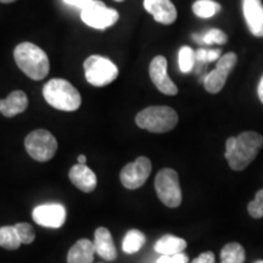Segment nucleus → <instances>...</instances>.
<instances>
[{
    "label": "nucleus",
    "instance_id": "f257e3e1",
    "mask_svg": "<svg viewBox=\"0 0 263 263\" xmlns=\"http://www.w3.org/2000/svg\"><path fill=\"white\" fill-rule=\"evenodd\" d=\"M263 137L256 132H244L238 137L228 138L226 143V159L234 171H242L258 155Z\"/></svg>",
    "mask_w": 263,
    "mask_h": 263
},
{
    "label": "nucleus",
    "instance_id": "f03ea898",
    "mask_svg": "<svg viewBox=\"0 0 263 263\" xmlns=\"http://www.w3.org/2000/svg\"><path fill=\"white\" fill-rule=\"evenodd\" d=\"M16 64L24 73L31 80L42 81L50 70L48 55L33 43H21L14 50Z\"/></svg>",
    "mask_w": 263,
    "mask_h": 263
},
{
    "label": "nucleus",
    "instance_id": "7ed1b4c3",
    "mask_svg": "<svg viewBox=\"0 0 263 263\" xmlns=\"http://www.w3.org/2000/svg\"><path fill=\"white\" fill-rule=\"evenodd\" d=\"M43 95L50 106L61 111H76L82 104L80 91L62 78L49 81L43 88Z\"/></svg>",
    "mask_w": 263,
    "mask_h": 263
},
{
    "label": "nucleus",
    "instance_id": "20e7f679",
    "mask_svg": "<svg viewBox=\"0 0 263 263\" xmlns=\"http://www.w3.org/2000/svg\"><path fill=\"white\" fill-rule=\"evenodd\" d=\"M137 126L151 133H166L178 123V115L170 106H149L136 116Z\"/></svg>",
    "mask_w": 263,
    "mask_h": 263
},
{
    "label": "nucleus",
    "instance_id": "39448f33",
    "mask_svg": "<svg viewBox=\"0 0 263 263\" xmlns=\"http://www.w3.org/2000/svg\"><path fill=\"white\" fill-rule=\"evenodd\" d=\"M85 78L94 87L112 83L118 76V68L112 61L100 55H91L83 64Z\"/></svg>",
    "mask_w": 263,
    "mask_h": 263
},
{
    "label": "nucleus",
    "instance_id": "423d86ee",
    "mask_svg": "<svg viewBox=\"0 0 263 263\" xmlns=\"http://www.w3.org/2000/svg\"><path fill=\"white\" fill-rule=\"evenodd\" d=\"M25 147L28 155L38 162H47L55 156L58 140L47 129H35L25 139Z\"/></svg>",
    "mask_w": 263,
    "mask_h": 263
},
{
    "label": "nucleus",
    "instance_id": "0eeeda50",
    "mask_svg": "<svg viewBox=\"0 0 263 263\" xmlns=\"http://www.w3.org/2000/svg\"><path fill=\"white\" fill-rule=\"evenodd\" d=\"M155 189L161 202L171 209H176L182 203L178 173L172 168H163L155 178Z\"/></svg>",
    "mask_w": 263,
    "mask_h": 263
},
{
    "label": "nucleus",
    "instance_id": "6e6552de",
    "mask_svg": "<svg viewBox=\"0 0 263 263\" xmlns=\"http://www.w3.org/2000/svg\"><path fill=\"white\" fill-rule=\"evenodd\" d=\"M82 21L95 29H106L118 21V12L115 9L107 8L100 0H93L87 8L81 10Z\"/></svg>",
    "mask_w": 263,
    "mask_h": 263
},
{
    "label": "nucleus",
    "instance_id": "1a4fd4ad",
    "mask_svg": "<svg viewBox=\"0 0 263 263\" xmlns=\"http://www.w3.org/2000/svg\"><path fill=\"white\" fill-rule=\"evenodd\" d=\"M236 61H238V57L235 52H228L219 58L215 70L206 74L203 78V87L209 93L217 94L223 89L229 73L235 67Z\"/></svg>",
    "mask_w": 263,
    "mask_h": 263
},
{
    "label": "nucleus",
    "instance_id": "9d476101",
    "mask_svg": "<svg viewBox=\"0 0 263 263\" xmlns=\"http://www.w3.org/2000/svg\"><path fill=\"white\" fill-rule=\"evenodd\" d=\"M151 161L145 156H140L134 162L127 163L121 171V183L124 188L134 190L144 185L151 173Z\"/></svg>",
    "mask_w": 263,
    "mask_h": 263
},
{
    "label": "nucleus",
    "instance_id": "9b49d317",
    "mask_svg": "<svg viewBox=\"0 0 263 263\" xmlns=\"http://www.w3.org/2000/svg\"><path fill=\"white\" fill-rule=\"evenodd\" d=\"M32 218L45 228H60L66 221V210L61 203H43L33 210Z\"/></svg>",
    "mask_w": 263,
    "mask_h": 263
},
{
    "label": "nucleus",
    "instance_id": "f8f14e48",
    "mask_svg": "<svg viewBox=\"0 0 263 263\" xmlns=\"http://www.w3.org/2000/svg\"><path fill=\"white\" fill-rule=\"evenodd\" d=\"M149 74L153 83L161 93L166 95H176L178 93V88L167 73V60L162 55L153 59L149 67Z\"/></svg>",
    "mask_w": 263,
    "mask_h": 263
},
{
    "label": "nucleus",
    "instance_id": "ddd939ff",
    "mask_svg": "<svg viewBox=\"0 0 263 263\" xmlns=\"http://www.w3.org/2000/svg\"><path fill=\"white\" fill-rule=\"evenodd\" d=\"M144 8L155 21L162 25H172L177 20V9L171 0H144Z\"/></svg>",
    "mask_w": 263,
    "mask_h": 263
},
{
    "label": "nucleus",
    "instance_id": "4468645a",
    "mask_svg": "<svg viewBox=\"0 0 263 263\" xmlns=\"http://www.w3.org/2000/svg\"><path fill=\"white\" fill-rule=\"evenodd\" d=\"M242 12L250 32L255 37H263V4L262 0H242Z\"/></svg>",
    "mask_w": 263,
    "mask_h": 263
},
{
    "label": "nucleus",
    "instance_id": "2eb2a0df",
    "mask_svg": "<svg viewBox=\"0 0 263 263\" xmlns=\"http://www.w3.org/2000/svg\"><path fill=\"white\" fill-rule=\"evenodd\" d=\"M68 177H70V180L76 188H78L84 193H91L97 188V176L85 164H74L70 170Z\"/></svg>",
    "mask_w": 263,
    "mask_h": 263
},
{
    "label": "nucleus",
    "instance_id": "dca6fc26",
    "mask_svg": "<svg viewBox=\"0 0 263 263\" xmlns=\"http://www.w3.org/2000/svg\"><path fill=\"white\" fill-rule=\"evenodd\" d=\"M94 246L95 252L105 261H114L117 257L116 246L114 244L112 235L110 230L104 227H100L94 233Z\"/></svg>",
    "mask_w": 263,
    "mask_h": 263
},
{
    "label": "nucleus",
    "instance_id": "f3484780",
    "mask_svg": "<svg viewBox=\"0 0 263 263\" xmlns=\"http://www.w3.org/2000/svg\"><path fill=\"white\" fill-rule=\"evenodd\" d=\"M28 106V98L22 90H15L0 100V114L5 117H14L22 114Z\"/></svg>",
    "mask_w": 263,
    "mask_h": 263
},
{
    "label": "nucleus",
    "instance_id": "a211bd4d",
    "mask_svg": "<svg viewBox=\"0 0 263 263\" xmlns=\"http://www.w3.org/2000/svg\"><path fill=\"white\" fill-rule=\"evenodd\" d=\"M94 254H97L94 242L81 239L68 251L67 263H93Z\"/></svg>",
    "mask_w": 263,
    "mask_h": 263
},
{
    "label": "nucleus",
    "instance_id": "6ab92c4d",
    "mask_svg": "<svg viewBox=\"0 0 263 263\" xmlns=\"http://www.w3.org/2000/svg\"><path fill=\"white\" fill-rule=\"evenodd\" d=\"M186 248V241L178 236L171 234L163 235L160 238L155 244V251L161 255L173 256L177 254H182Z\"/></svg>",
    "mask_w": 263,
    "mask_h": 263
},
{
    "label": "nucleus",
    "instance_id": "aec40b11",
    "mask_svg": "<svg viewBox=\"0 0 263 263\" xmlns=\"http://www.w3.org/2000/svg\"><path fill=\"white\" fill-rule=\"evenodd\" d=\"M145 244V235L140 230L132 229L127 232L122 240V250L126 254H136Z\"/></svg>",
    "mask_w": 263,
    "mask_h": 263
},
{
    "label": "nucleus",
    "instance_id": "412c9836",
    "mask_svg": "<svg viewBox=\"0 0 263 263\" xmlns=\"http://www.w3.org/2000/svg\"><path fill=\"white\" fill-rule=\"evenodd\" d=\"M245 250L238 242H229L221 251V263H244Z\"/></svg>",
    "mask_w": 263,
    "mask_h": 263
},
{
    "label": "nucleus",
    "instance_id": "4be33fe9",
    "mask_svg": "<svg viewBox=\"0 0 263 263\" xmlns=\"http://www.w3.org/2000/svg\"><path fill=\"white\" fill-rule=\"evenodd\" d=\"M15 226L0 227V246L6 250H17L21 246Z\"/></svg>",
    "mask_w": 263,
    "mask_h": 263
},
{
    "label": "nucleus",
    "instance_id": "5701e85b",
    "mask_svg": "<svg viewBox=\"0 0 263 263\" xmlns=\"http://www.w3.org/2000/svg\"><path fill=\"white\" fill-rule=\"evenodd\" d=\"M222 6L213 0H196L193 4V11L197 17L210 18L221 11Z\"/></svg>",
    "mask_w": 263,
    "mask_h": 263
},
{
    "label": "nucleus",
    "instance_id": "b1692460",
    "mask_svg": "<svg viewBox=\"0 0 263 263\" xmlns=\"http://www.w3.org/2000/svg\"><path fill=\"white\" fill-rule=\"evenodd\" d=\"M193 38L199 43V44H206V45H211V44H226L228 42V35L226 34L224 32L221 31V29L217 28H211L209 31H206L203 34H194Z\"/></svg>",
    "mask_w": 263,
    "mask_h": 263
},
{
    "label": "nucleus",
    "instance_id": "393cba45",
    "mask_svg": "<svg viewBox=\"0 0 263 263\" xmlns=\"http://www.w3.org/2000/svg\"><path fill=\"white\" fill-rule=\"evenodd\" d=\"M195 51L190 47H182L178 54V64L179 70L183 73H189L193 71L194 65H195Z\"/></svg>",
    "mask_w": 263,
    "mask_h": 263
},
{
    "label": "nucleus",
    "instance_id": "a878e982",
    "mask_svg": "<svg viewBox=\"0 0 263 263\" xmlns=\"http://www.w3.org/2000/svg\"><path fill=\"white\" fill-rule=\"evenodd\" d=\"M15 228L17 230L18 238L21 240L22 244L28 245L34 241L35 233L31 224H28V223H24V222L17 223V224H15Z\"/></svg>",
    "mask_w": 263,
    "mask_h": 263
},
{
    "label": "nucleus",
    "instance_id": "bb28decb",
    "mask_svg": "<svg viewBox=\"0 0 263 263\" xmlns=\"http://www.w3.org/2000/svg\"><path fill=\"white\" fill-rule=\"evenodd\" d=\"M248 210L251 217H254V218H262L263 217V189L257 192L254 201L249 203Z\"/></svg>",
    "mask_w": 263,
    "mask_h": 263
},
{
    "label": "nucleus",
    "instance_id": "cd10ccee",
    "mask_svg": "<svg viewBox=\"0 0 263 263\" xmlns=\"http://www.w3.org/2000/svg\"><path fill=\"white\" fill-rule=\"evenodd\" d=\"M192 263H216L215 255H213V252L211 251L202 252V254L197 256Z\"/></svg>",
    "mask_w": 263,
    "mask_h": 263
},
{
    "label": "nucleus",
    "instance_id": "c85d7f7f",
    "mask_svg": "<svg viewBox=\"0 0 263 263\" xmlns=\"http://www.w3.org/2000/svg\"><path fill=\"white\" fill-rule=\"evenodd\" d=\"M91 2H93V0H64L65 4H67L70 6H74V8H78L81 10L87 8V6L89 5Z\"/></svg>",
    "mask_w": 263,
    "mask_h": 263
},
{
    "label": "nucleus",
    "instance_id": "c756f323",
    "mask_svg": "<svg viewBox=\"0 0 263 263\" xmlns=\"http://www.w3.org/2000/svg\"><path fill=\"white\" fill-rule=\"evenodd\" d=\"M207 62L212 61H218L219 58H221V50L219 49H207Z\"/></svg>",
    "mask_w": 263,
    "mask_h": 263
},
{
    "label": "nucleus",
    "instance_id": "7c9ffc66",
    "mask_svg": "<svg viewBox=\"0 0 263 263\" xmlns=\"http://www.w3.org/2000/svg\"><path fill=\"white\" fill-rule=\"evenodd\" d=\"M171 257H172V263H189V257L186 255H184L183 252L182 254L171 256Z\"/></svg>",
    "mask_w": 263,
    "mask_h": 263
},
{
    "label": "nucleus",
    "instance_id": "2f4dec72",
    "mask_svg": "<svg viewBox=\"0 0 263 263\" xmlns=\"http://www.w3.org/2000/svg\"><path fill=\"white\" fill-rule=\"evenodd\" d=\"M257 93H258V98H259V100H261V103L263 104V76H262L261 81H259V83H258V89H257Z\"/></svg>",
    "mask_w": 263,
    "mask_h": 263
},
{
    "label": "nucleus",
    "instance_id": "473e14b6",
    "mask_svg": "<svg viewBox=\"0 0 263 263\" xmlns=\"http://www.w3.org/2000/svg\"><path fill=\"white\" fill-rule=\"evenodd\" d=\"M77 160H78V163H81V164H85V162H87V157H85L84 155H80Z\"/></svg>",
    "mask_w": 263,
    "mask_h": 263
},
{
    "label": "nucleus",
    "instance_id": "72a5a7b5",
    "mask_svg": "<svg viewBox=\"0 0 263 263\" xmlns=\"http://www.w3.org/2000/svg\"><path fill=\"white\" fill-rule=\"evenodd\" d=\"M16 0H0V3H4V4H10V3H14Z\"/></svg>",
    "mask_w": 263,
    "mask_h": 263
},
{
    "label": "nucleus",
    "instance_id": "f704fd0d",
    "mask_svg": "<svg viewBox=\"0 0 263 263\" xmlns=\"http://www.w3.org/2000/svg\"><path fill=\"white\" fill-rule=\"evenodd\" d=\"M255 263H263V261H256Z\"/></svg>",
    "mask_w": 263,
    "mask_h": 263
},
{
    "label": "nucleus",
    "instance_id": "c9c22d12",
    "mask_svg": "<svg viewBox=\"0 0 263 263\" xmlns=\"http://www.w3.org/2000/svg\"><path fill=\"white\" fill-rule=\"evenodd\" d=\"M115 2H123V0H115Z\"/></svg>",
    "mask_w": 263,
    "mask_h": 263
}]
</instances>
